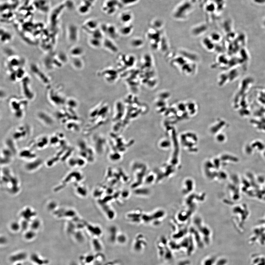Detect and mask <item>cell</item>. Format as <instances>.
I'll return each mask as SVG.
<instances>
[{"label":"cell","mask_w":265,"mask_h":265,"mask_svg":"<svg viewBox=\"0 0 265 265\" xmlns=\"http://www.w3.org/2000/svg\"><path fill=\"white\" fill-rule=\"evenodd\" d=\"M100 29L104 34L108 35L109 38L112 40L115 39L118 36L117 29L112 25H102Z\"/></svg>","instance_id":"cell-1"},{"label":"cell","mask_w":265,"mask_h":265,"mask_svg":"<svg viewBox=\"0 0 265 265\" xmlns=\"http://www.w3.org/2000/svg\"><path fill=\"white\" fill-rule=\"evenodd\" d=\"M102 45L106 50L113 53H117L118 51V48L111 39L105 38L102 40Z\"/></svg>","instance_id":"cell-2"},{"label":"cell","mask_w":265,"mask_h":265,"mask_svg":"<svg viewBox=\"0 0 265 265\" xmlns=\"http://www.w3.org/2000/svg\"><path fill=\"white\" fill-rule=\"evenodd\" d=\"M27 257V253L25 251H20L10 256L9 260L12 263H17L24 261Z\"/></svg>","instance_id":"cell-3"},{"label":"cell","mask_w":265,"mask_h":265,"mask_svg":"<svg viewBox=\"0 0 265 265\" xmlns=\"http://www.w3.org/2000/svg\"><path fill=\"white\" fill-rule=\"evenodd\" d=\"M31 68L34 74H35V75L38 77V78L41 80L43 83H44V84H48L50 82V80L47 76H46L44 73L40 71L39 68L36 66V65H32Z\"/></svg>","instance_id":"cell-4"},{"label":"cell","mask_w":265,"mask_h":265,"mask_svg":"<svg viewBox=\"0 0 265 265\" xmlns=\"http://www.w3.org/2000/svg\"><path fill=\"white\" fill-rule=\"evenodd\" d=\"M30 258L31 261L36 265H47L49 263L48 260L42 258L35 253L31 254Z\"/></svg>","instance_id":"cell-5"},{"label":"cell","mask_w":265,"mask_h":265,"mask_svg":"<svg viewBox=\"0 0 265 265\" xmlns=\"http://www.w3.org/2000/svg\"><path fill=\"white\" fill-rule=\"evenodd\" d=\"M83 48L79 46H74L70 50V54L73 58H80L84 53Z\"/></svg>","instance_id":"cell-6"},{"label":"cell","mask_w":265,"mask_h":265,"mask_svg":"<svg viewBox=\"0 0 265 265\" xmlns=\"http://www.w3.org/2000/svg\"><path fill=\"white\" fill-rule=\"evenodd\" d=\"M98 23L97 21L94 20L88 21L84 24V29L87 32H90L92 31L97 29Z\"/></svg>","instance_id":"cell-7"},{"label":"cell","mask_w":265,"mask_h":265,"mask_svg":"<svg viewBox=\"0 0 265 265\" xmlns=\"http://www.w3.org/2000/svg\"><path fill=\"white\" fill-rule=\"evenodd\" d=\"M75 27L73 26L72 28H70L68 38L71 42H76L78 38V32Z\"/></svg>","instance_id":"cell-8"},{"label":"cell","mask_w":265,"mask_h":265,"mask_svg":"<svg viewBox=\"0 0 265 265\" xmlns=\"http://www.w3.org/2000/svg\"><path fill=\"white\" fill-rule=\"evenodd\" d=\"M143 44V41L139 37L132 38L130 42L131 46L134 48H139L142 47Z\"/></svg>","instance_id":"cell-9"},{"label":"cell","mask_w":265,"mask_h":265,"mask_svg":"<svg viewBox=\"0 0 265 265\" xmlns=\"http://www.w3.org/2000/svg\"><path fill=\"white\" fill-rule=\"evenodd\" d=\"M89 42L91 47L96 48H99L102 44V40L93 37L90 38Z\"/></svg>","instance_id":"cell-10"},{"label":"cell","mask_w":265,"mask_h":265,"mask_svg":"<svg viewBox=\"0 0 265 265\" xmlns=\"http://www.w3.org/2000/svg\"><path fill=\"white\" fill-rule=\"evenodd\" d=\"M133 30V26L131 25H126L123 26L120 29V34L123 36H128L130 35Z\"/></svg>","instance_id":"cell-11"},{"label":"cell","mask_w":265,"mask_h":265,"mask_svg":"<svg viewBox=\"0 0 265 265\" xmlns=\"http://www.w3.org/2000/svg\"><path fill=\"white\" fill-rule=\"evenodd\" d=\"M132 19V15L131 13L128 12L123 13L120 15V20L122 23L127 24Z\"/></svg>","instance_id":"cell-12"},{"label":"cell","mask_w":265,"mask_h":265,"mask_svg":"<svg viewBox=\"0 0 265 265\" xmlns=\"http://www.w3.org/2000/svg\"><path fill=\"white\" fill-rule=\"evenodd\" d=\"M72 64L74 68L77 69H80L83 68V62L80 58H74L72 61Z\"/></svg>","instance_id":"cell-13"},{"label":"cell","mask_w":265,"mask_h":265,"mask_svg":"<svg viewBox=\"0 0 265 265\" xmlns=\"http://www.w3.org/2000/svg\"><path fill=\"white\" fill-rule=\"evenodd\" d=\"M1 41L4 43H6L10 41L11 40V36L9 34L5 33L3 34V35H1Z\"/></svg>","instance_id":"cell-14"},{"label":"cell","mask_w":265,"mask_h":265,"mask_svg":"<svg viewBox=\"0 0 265 265\" xmlns=\"http://www.w3.org/2000/svg\"><path fill=\"white\" fill-rule=\"evenodd\" d=\"M212 257H208L204 259L202 261V265H212Z\"/></svg>","instance_id":"cell-15"},{"label":"cell","mask_w":265,"mask_h":265,"mask_svg":"<svg viewBox=\"0 0 265 265\" xmlns=\"http://www.w3.org/2000/svg\"><path fill=\"white\" fill-rule=\"evenodd\" d=\"M93 244L94 248H95L96 251H99L101 249V246L100 243L98 240H94L93 241Z\"/></svg>","instance_id":"cell-16"},{"label":"cell","mask_w":265,"mask_h":265,"mask_svg":"<svg viewBox=\"0 0 265 265\" xmlns=\"http://www.w3.org/2000/svg\"><path fill=\"white\" fill-rule=\"evenodd\" d=\"M35 235L33 233L28 232L25 235V237L26 239L28 240H31L35 237Z\"/></svg>","instance_id":"cell-17"},{"label":"cell","mask_w":265,"mask_h":265,"mask_svg":"<svg viewBox=\"0 0 265 265\" xmlns=\"http://www.w3.org/2000/svg\"><path fill=\"white\" fill-rule=\"evenodd\" d=\"M137 0H122V1L125 4H132V3L135 2Z\"/></svg>","instance_id":"cell-18"},{"label":"cell","mask_w":265,"mask_h":265,"mask_svg":"<svg viewBox=\"0 0 265 265\" xmlns=\"http://www.w3.org/2000/svg\"><path fill=\"white\" fill-rule=\"evenodd\" d=\"M190 263L188 260H183L179 262L178 265H190Z\"/></svg>","instance_id":"cell-19"},{"label":"cell","mask_w":265,"mask_h":265,"mask_svg":"<svg viewBox=\"0 0 265 265\" xmlns=\"http://www.w3.org/2000/svg\"><path fill=\"white\" fill-rule=\"evenodd\" d=\"M16 265H22V264H21V263H16Z\"/></svg>","instance_id":"cell-20"}]
</instances>
